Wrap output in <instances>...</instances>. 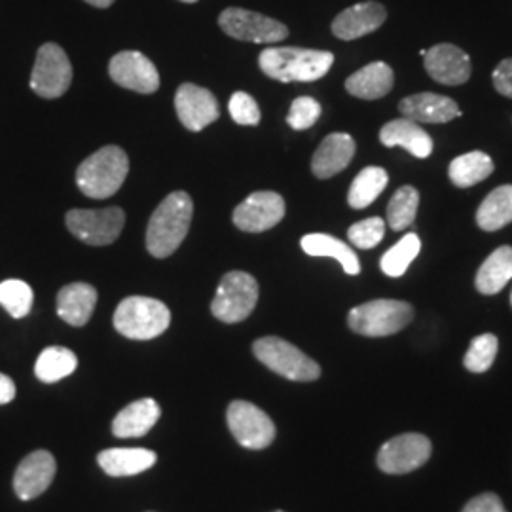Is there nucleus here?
<instances>
[{
  "instance_id": "nucleus-32",
  "label": "nucleus",
  "mask_w": 512,
  "mask_h": 512,
  "mask_svg": "<svg viewBox=\"0 0 512 512\" xmlns=\"http://www.w3.org/2000/svg\"><path fill=\"white\" fill-rule=\"evenodd\" d=\"M418 205L420 194L414 186L399 188L387 205V222L391 230L403 232L408 226H412L418 215Z\"/></svg>"
},
{
  "instance_id": "nucleus-40",
  "label": "nucleus",
  "mask_w": 512,
  "mask_h": 512,
  "mask_svg": "<svg viewBox=\"0 0 512 512\" xmlns=\"http://www.w3.org/2000/svg\"><path fill=\"white\" fill-rule=\"evenodd\" d=\"M461 512H507L503 501L495 494H482L471 499Z\"/></svg>"
},
{
  "instance_id": "nucleus-7",
  "label": "nucleus",
  "mask_w": 512,
  "mask_h": 512,
  "mask_svg": "<svg viewBox=\"0 0 512 512\" xmlns=\"http://www.w3.org/2000/svg\"><path fill=\"white\" fill-rule=\"evenodd\" d=\"M258 302V283L255 277L245 272H230L220 281L213 298V315L228 325L245 321Z\"/></svg>"
},
{
  "instance_id": "nucleus-37",
  "label": "nucleus",
  "mask_w": 512,
  "mask_h": 512,
  "mask_svg": "<svg viewBox=\"0 0 512 512\" xmlns=\"http://www.w3.org/2000/svg\"><path fill=\"white\" fill-rule=\"evenodd\" d=\"M321 116V105L311 97L294 99L291 110L287 114V124L296 131L310 129Z\"/></svg>"
},
{
  "instance_id": "nucleus-1",
  "label": "nucleus",
  "mask_w": 512,
  "mask_h": 512,
  "mask_svg": "<svg viewBox=\"0 0 512 512\" xmlns=\"http://www.w3.org/2000/svg\"><path fill=\"white\" fill-rule=\"evenodd\" d=\"M194 215V203L186 192H173L152 213L147 228L148 253L156 258L173 255L183 243Z\"/></svg>"
},
{
  "instance_id": "nucleus-36",
  "label": "nucleus",
  "mask_w": 512,
  "mask_h": 512,
  "mask_svg": "<svg viewBox=\"0 0 512 512\" xmlns=\"http://www.w3.org/2000/svg\"><path fill=\"white\" fill-rule=\"evenodd\" d=\"M385 234V220L380 217H372V219L361 220L357 224H353L348 230V238L351 245H355L357 249H374Z\"/></svg>"
},
{
  "instance_id": "nucleus-16",
  "label": "nucleus",
  "mask_w": 512,
  "mask_h": 512,
  "mask_svg": "<svg viewBox=\"0 0 512 512\" xmlns=\"http://www.w3.org/2000/svg\"><path fill=\"white\" fill-rule=\"evenodd\" d=\"M425 71L444 86H459L471 78V59L456 44H437L425 55Z\"/></svg>"
},
{
  "instance_id": "nucleus-25",
  "label": "nucleus",
  "mask_w": 512,
  "mask_h": 512,
  "mask_svg": "<svg viewBox=\"0 0 512 512\" xmlns=\"http://www.w3.org/2000/svg\"><path fill=\"white\" fill-rule=\"evenodd\" d=\"M156 454L147 448H109L99 454V467L109 476H133L148 471L156 463Z\"/></svg>"
},
{
  "instance_id": "nucleus-12",
  "label": "nucleus",
  "mask_w": 512,
  "mask_h": 512,
  "mask_svg": "<svg viewBox=\"0 0 512 512\" xmlns=\"http://www.w3.org/2000/svg\"><path fill=\"white\" fill-rule=\"evenodd\" d=\"M431 458V442L420 433H406L387 440L378 452V467L387 475H406Z\"/></svg>"
},
{
  "instance_id": "nucleus-35",
  "label": "nucleus",
  "mask_w": 512,
  "mask_h": 512,
  "mask_svg": "<svg viewBox=\"0 0 512 512\" xmlns=\"http://www.w3.org/2000/svg\"><path fill=\"white\" fill-rule=\"evenodd\" d=\"M497 349H499L497 336H494V334H480V336H476L469 349H467L463 365L469 372L482 374L494 365Z\"/></svg>"
},
{
  "instance_id": "nucleus-17",
  "label": "nucleus",
  "mask_w": 512,
  "mask_h": 512,
  "mask_svg": "<svg viewBox=\"0 0 512 512\" xmlns=\"http://www.w3.org/2000/svg\"><path fill=\"white\" fill-rule=\"evenodd\" d=\"M387 19L384 4L376 0L349 6L332 21V35L340 40H355L378 31Z\"/></svg>"
},
{
  "instance_id": "nucleus-26",
  "label": "nucleus",
  "mask_w": 512,
  "mask_h": 512,
  "mask_svg": "<svg viewBox=\"0 0 512 512\" xmlns=\"http://www.w3.org/2000/svg\"><path fill=\"white\" fill-rule=\"evenodd\" d=\"M512 279V247L503 245L495 249L492 255L488 256L478 274H476V289L478 293L492 296L505 289V285Z\"/></svg>"
},
{
  "instance_id": "nucleus-20",
  "label": "nucleus",
  "mask_w": 512,
  "mask_h": 512,
  "mask_svg": "<svg viewBox=\"0 0 512 512\" xmlns=\"http://www.w3.org/2000/svg\"><path fill=\"white\" fill-rule=\"evenodd\" d=\"M355 141L348 133H330L315 150L311 171L317 179H330L344 171L355 156Z\"/></svg>"
},
{
  "instance_id": "nucleus-15",
  "label": "nucleus",
  "mask_w": 512,
  "mask_h": 512,
  "mask_svg": "<svg viewBox=\"0 0 512 512\" xmlns=\"http://www.w3.org/2000/svg\"><path fill=\"white\" fill-rule=\"evenodd\" d=\"M175 109L181 124L190 131H202L217 122L220 116L217 97L196 84H183L177 90Z\"/></svg>"
},
{
  "instance_id": "nucleus-13",
  "label": "nucleus",
  "mask_w": 512,
  "mask_h": 512,
  "mask_svg": "<svg viewBox=\"0 0 512 512\" xmlns=\"http://www.w3.org/2000/svg\"><path fill=\"white\" fill-rule=\"evenodd\" d=\"M285 217V200L270 190L251 194L234 211V224L241 232L260 234L277 226Z\"/></svg>"
},
{
  "instance_id": "nucleus-27",
  "label": "nucleus",
  "mask_w": 512,
  "mask_h": 512,
  "mask_svg": "<svg viewBox=\"0 0 512 512\" xmlns=\"http://www.w3.org/2000/svg\"><path fill=\"white\" fill-rule=\"evenodd\" d=\"M512 222V186L492 190L476 211V224L484 232H497Z\"/></svg>"
},
{
  "instance_id": "nucleus-38",
  "label": "nucleus",
  "mask_w": 512,
  "mask_h": 512,
  "mask_svg": "<svg viewBox=\"0 0 512 512\" xmlns=\"http://www.w3.org/2000/svg\"><path fill=\"white\" fill-rule=\"evenodd\" d=\"M230 116L239 126H256L260 122V107L255 99L245 92H236L230 99Z\"/></svg>"
},
{
  "instance_id": "nucleus-23",
  "label": "nucleus",
  "mask_w": 512,
  "mask_h": 512,
  "mask_svg": "<svg viewBox=\"0 0 512 512\" xmlns=\"http://www.w3.org/2000/svg\"><path fill=\"white\" fill-rule=\"evenodd\" d=\"M97 291L88 283H71L57 294V315L71 327H84L92 319Z\"/></svg>"
},
{
  "instance_id": "nucleus-41",
  "label": "nucleus",
  "mask_w": 512,
  "mask_h": 512,
  "mask_svg": "<svg viewBox=\"0 0 512 512\" xmlns=\"http://www.w3.org/2000/svg\"><path fill=\"white\" fill-rule=\"evenodd\" d=\"M16 397V384L10 376L0 372V404H8Z\"/></svg>"
},
{
  "instance_id": "nucleus-31",
  "label": "nucleus",
  "mask_w": 512,
  "mask_h": 512,
  "mask_svg": "<svg viewBox=\"0 0 512 512\" xmlns=\"http://www.w3.org/2000/svg\"><path fill=\"white\" fill-rule=\"evenodd\" d=\"M78 366V359L71 349L52 346L38 355L35 374L44 384H55L67 376H71Z\"/></svg>"
},
{
  "instance_id": "nucleus-19",
  "label": "nucleus",
  "mask_w": 512,
  "mask_h": 512,
  "mask_svg": "<svg viewBox=\"0 0 512 512\" xmlns=\"http://www.w3.org/2000/svg\"><path fill=\"white\" fill-rule=\"evenodd\" d=\"M404 118L418 124H446L461 116L458 103L439 93H416L404 97L399 105Z\"/></svg>"
},
{
  "instance_id": "nucleus-24",
  "label": "nucleus",
  "mask_w": 512,
  "mask_h": 512,
  "mask_svg": "<svg viewBox=\"0 0 512 512\" xmlns=\"http://www.w3.org/2000/svg\"><path fill=\"white\" fill-rule=\"evenodd\" d=\"M393 80V69L384 61H374L349 76L346 80V90L353 97L374 101L382 99L393 90Z\"/></svg>"
},
{
  "instance_id": "nucleus-21",
  "label": "nucleus",
  "mask_w": 512,
  "mask_h": 512,
  "mask_svg": "<svg viewBox=\"0 0 512 512\" xmlns=\"http://www.w3.org/2000/svg\"><path fill=\"white\" fill-rule=\"evenodd\" d=\"M380 141L385 147H403L416 158H429L433 152V139L425 129H421L418 122L408 118H399L387 122L380 131Z\"/></svg>"
},
{
  "instance_id": "nucleus-6",
  "label": "nucleus",
  "mask_w": 512,
  "mask_h": 512,
  "mask_svg": "<svg viewBox=\"0 0 512 512\" xmlns=\"http://www.w3.org/2000/svg\"><path fill=\"white\" fill-rule=\"evenodd\" d=\"M253 353L262 365L268 366L272 372L287 380L313 382L321 376V366L283 338H260L253 346Z\"/></svg>"
},
{
  "instance_id": "nucleus-34",
  "label": "nucleus",
  "mask_w": 512,
  "mask_h": 512,
  "mask_svg": "<svg viewBox=\"0 0 512 512\" xmlns=\"http://www.w3.org/2000/svg\"><path fill=\"white\" fill-rule=\"evenodd\" d=\"M35 294L33 289L21 279H6L0 283V306L8 311L14 319L29 315L33 308Z\"/></svg>"
},
{
  "instance_id": "nucleus-39",
  "label": "nucleus",
  "mask_w": 512,
  "mask_h": 512,
  "mask_svg": "<svg viewBox=\"0 0 512 512\" xmlns=\"http://www.w3.org/2000/svg\"><path fill=\"white\" fill-rule=\"evenodd\" d=\"M494 88L512 99V59H503L494 71Z\"/></svg>"
},
{
  "instance_id": "nucleus-14",
  "label": "nucleus",
  "mask_w": 512,
  "mask_h": 512,
  "mask_svg": "<svg viewBox=\"0 0 512 512\" xmlns=\"http://www.w3.org/2000/svg\"><path fill=\"white\" fill-rule=\"evenodd\" d=\"M110 78L131 92L154 93L160 88V74L154 63L141 52H120L110 59Z\"/></svg>"
},
{
  "instance_id": "nucleus-9",
  "label": "nucleus",
  "mask_w": 512,
  "mask_h": 512,
  "mask_svg": "<svg viewBox=\"0 0 512 512\" xmlns=\"http://www.w3.org/2000/svg\"><path fill=\"white\" fill-rule=\"evenodd\" d=\"M65 224L74 238L88 245H110L120 238L126 224V213L118 207L99 211L73 209L67 213Z\"/></svg>"
},
{
  "instance_id": "nucleus-33",
  "label": "nucleus",
  "mask_w": 512,
  "mask_h": 512,
  "mask_svg": "<svg viewBox=\"0 0 512 512\" xmlns=\"http://www.w3.org/2000/svg\"><path fill=\"white\" fill-rule=\"evenodd\" d=\"M421 241L418 234H406L397 245H393L380 260L382 272L389 277H401L406 274L408 266L420 255Z\"/></svg>"
},
{
  "instance_id": "nucleus-18",
  "label": "nucleus",
  "mask_w": 512,
  "mask_h": 512,
  "mask_svg": "<svg viewBox=\"0 0 512 512\" xmlns=\"http://www.w3.org/2000/svg\"><path fill=\"white\" fill-rule=\"evenodd\" d=\"M55 458L48 450H37L19 463L14 475V490L19 499L29 501L44 494L54 482Z\"/></svg>"
},
{
  "instance_id": "nucleus-29",
  "label": "nucleus",
  "mask_w": 512,
  "mask_h": 512,
  "mask_svg": "<svg viewBox=\"0 0 512 512\" xmlns=\"http://www.w3.org/2000/svg\"><path fill=\"white\" fill-rule=\"evenodd\" d=\"M494 173V162L486 152H467L461 154L448 167L450 181L458 188H471L475 184L486 181Z\"/></svg>"
},
{
  "instance_id": "nucleus-3",
  "label": "nucleus",
  "mask_w": 512,
  "mask_h": 512,
  "mask_svg": "<svg viewBox=\"0 0 512 512\" xmlns=\"http://www.w3.org/2000/svg\"><path fill=\"white\" fill-rule=\"evenodd\" d=\"M129 173L128 154L120 147H103L86 158L76 169V184L80 192L93 200L114 196Z\"/></svg>"
},
{
  "instance_id": "nucleus-44",
  "label": "nucleus",
  "mask_w": 512,
  "mask_h": 512,
  "mask_svg": "<svg viewBox=\"0 0 512 512\" xmlns=\"http://www.w3.org/2000/svg\"><path fill=\"white\" fill-rule=\"evenodd\" d=\"M274 512H283V511H274Z\"/></svg>"
},
{
  "instance_id": "nucleus-5",
  "label": "nucleus",
  "mask_w": 512,
  "mask_h": 512,
  "mask_svg": "<svg viewBox=\"0 0 512 512\" xmlns=\"http://www.w3.org/2000/svg\"><path fill=\"white\" fill-rule=\"evenodd\" d=\"M414 319V308L403 300H372L349 311V329L368 338H384L401 332Z\"/></svg>"
},
{
  "instance_id": "nucleus-8",
  "label": "nucleus",
  "mask_w": 512,
  "mask_h": 512,
  "mask_svg": "<svg viewBox=\"0 0 512 512\" xmlns=\"http://www.w3.org/2000/svg\"><path fill=\"white\" fill-rule=\"evenodd\" d=\"M73 82L71 61L61 46L54 42L38 50L37 61L31 73V90L44 99H57L65 95Z\"/></svg>"
},
{
  "instance_id": "nucleus-22",
  "label": "nucleus",
  "mask_w": 512,
  "mask_h": 512,
  "mask_svg": "<svg viewBox=\"0 0 512 512\" xmlns=\"http://www.w3.org/2000/svg\"><path fill=\"white\" fill-rule=\"evenodd\" d=\"M162 416L160 404L154 399H141L128 404L112 421V433L120 439H137L147 435Z\"/></svg>"
},
{
  "instance_id": "nucleus-11",
  "label": "nucleus",
  "mask_w": 512,
  "mask_h": 512,
  "mask_svg": "<svg viewBox=\"0 0 512 512\" xmlns=\"http://www.w3.org/2000/svg\"><path fill=\"white\" fill-rule=\"evenodd\" d=\"M226 420L232 435L243 448L264 450L274 442V421L253 403L234 401L228 406Z\"/></svg>"
},
{
  "instance_id": "nucleus-45",
  "label": "nucleus",
  "mask_w": 512,
  "mask_h": 512,
  "mask_svg": "<svg viewBox=\"0 0 512 512\" xmlns=\"http://www.w3.org/2000/svg\"><path fill=\"white\" fill-rule=\"evenodd\" d=\"M511 300H512V298H511Z\"/></svg>"
},
{
  "instance_id": "nucleus-28",
  "label": "nucleus",
  "mask_w": 512,
  "mask_h": 512,
  "mask_svg": "<svg viewBox=\"0 0 512 512\" xmlns=\"http://www.w3.org/2000/svg\"><path fill=\"white\" fill-rule=\"evenodd\" d=\"M300 245L306 255L336 258L346 274L357 275L361 272V262L355 251L344 241L332 238L329 234H308L302 238Z\"/></svg>"
},
{
  "instance_id": "nucleus-2",
  "label": "nucleus",
  "mask_w": 512,
  "mask_h": 512,
  "mask_svg": "<svg viewBox=\"0 0 512 512\" xmlns=\"http://www.w3.org/2000/svg\"><path fill=\"white\" fill-rule=\"evenodd\" d=\"M334 63V55L323 50H308L294 46L266 48L258 65L262 73L277 82H315L329 73Z\"/></svg>"
},
{
  "instance_id": "nucleus-10",
  "label": "nucleus",
  "mask_w": 512,
  "mask_h": 512,
  "mask_svg": "<svg viewBox=\"0 0 512 512\" xmlns=\"http://www.w3.org/2000/svg\"><path fill=\"white\" fill-rule=\"evenodd\" d=\"M219 25L228 37L243 42L275 44L289 37V29L281 21L243 8H226L220 14Z\"/></svg>"
},
{
  "instance_id": "nucleus-30",
  "label": "nucleus",
  "mask_w": 512,
  "mask_h": 512,
  "mask_svg": "<svg viewBox=\"0 0 512 512\" xmlns=\"http://www.w3.org/2000/svg\"><path fill=\"white\" fill-rule=\"evenodd\" d=\"M389 183L384 167H365L349 186L348 203L353 209H366L376 202Z\"/></svg>"
},
{
  "instance_id": "nucleus-4",
  "label": "nucleus",
  "mask_w": 512,
  "mask_h": 512,
  "mask_svg": "<svg viewBox=\"0 0 512 512\" xmlns=\"http://www.w3.org/2000/svg\"><path fill=\"white\" fill-rule=\"evenodd\" d=\"M114 329L129 340H152L164 334L171 311L164 302L147 296H129L114 311Z\"/></svg>"
},
{
  "instance_id": "nucleus-43",
  "label": "nucleus",
  "mask_w": 512,
  "mask_h": 512,
  "mask_svg": "<svg viewBox=\"0 0 512 512\" xmlns=\"http://www.w3.org/2000/svg\"><path fill=\"white\" fill-rule=\"evenodd\" d=\"M181 2H188V4H192V2H198V0H181Z\"/></svg>"
},
{
  "instance_id": "nucleus-42",
  "label": "nucleus",
  "mask_w": 512,
  "mask_h": 512,
  "mask_svg": "<svg viewBox=\"0 0 512 512\" xmlns=\"http://www.w3.org/2000/svg\"><path fill=\"white\" fill-rule=\"evenodd\" d=\"M84 2L92 4L95 8H109V6L114 4V0H84Z\"/></svg>"
}]
</instances>
